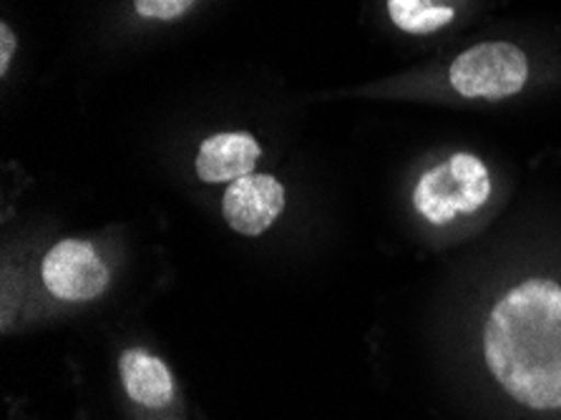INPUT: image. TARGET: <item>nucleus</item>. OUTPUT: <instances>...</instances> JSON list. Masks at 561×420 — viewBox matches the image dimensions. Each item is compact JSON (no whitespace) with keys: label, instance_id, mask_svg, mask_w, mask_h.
Instances as JSON below:
<instances>
[{"label":"nucleus","instance_id":"4","mask_svg":"<svg viewBox=\"0 0 561 420\" xmlns=\"http://www.w3.org/2000/svg\"><path fill=\"white\" fill-rule=\"evenodd\" d=\"M44 285L54 297L68 303L99 297L112 282L106 262L96 247L83 239H64L44 257Z\"/></svg>","mask_w":561,"mask_h":420},{"label":"nucleus","instance_id":"6","mask_svg":"<svg viewBox=\"0 0 561 420\" xmlns=\"http://www.w3.org/2000/svg\"><path fill=\"white\" fill-rule=\"evenodd\" d=\"M260 159V144L250 134L227 132L209 136L199 147L197 177L202 182H237L240 177H248Z\"/></svg>","mask_w":561,"mask_h":420},{"label":"nucleus","instance_id":"5","mask_svg":"<svg viewBox=\"0 0 561 420\" xmlns=\"http://www.w3.org/2000/svg\"><path fill=\"white\" fill-rule=\"evenodd\" d=\"M285 209V190L275 177L248 174L229 184L222 200L227 225L248 237H257Z\"/></svg>","mask_w":561,"mask_h":420},{"label":"nucleus","instance_id":"2","mask_svg":"<svg viewBox=\"0 0 561 420\" xmlns=\"http://www.w3.org/2000/svg\"><path fill=\"white\" fill-rule=\"evenodd\" d=\"M491 194L489 171L473 154H454L446 164L433 167L419 179L413 204L433 225H446L456 214H471Z\"/></svg>","mask_w":561,"mask_h":420},{"label":"nucleus","instance_id":"9","mask_svg":"<svg viewBox=\"0 0 561 420\" xmlns=\"http://www.w3.org/2000/svg\"><path fill=\"white\" fill-rule=\"evenodd\" d=\"M197 0H134L136 13L154 21H174L184 15Z\"/></svg>","mask_w":561,"mask_h":420},{"label":"nucleus","instance_id":"8","mask_svg":"<svg viewBox=\"0 0 561 420\" xmlns=\"http://www.w3.org/2000/svg\"><path fill=\"white\" fill-rule=\"evenodd\" d=\"M388 13L405 33H431L454 21L448 5H433L431 0H388Z\"/></svg>","mask_w":561,"mask_h":420},{"label":"nucleus","instance_id":"10","mask_svg":"<svg viewBox=\"0 0 561 420\" xmlns=\"http://www.w3.org/2000/svg\"><path fill=\"white\" fill-rule=\"evenodd\" d=\"M15 50V36L13 31L3 23L0 25V73H8V66H11V56Z\"/></svg>","mask_w":561,"mask_h":420},{"label":"nucleus","instance_id":"3","mask_svg":"<svg viewBox=\"0 0 561 420\" xmlns=\"http://www.w3.org/2000/svg\"><path fill=\"white\" fill-rule=\"evenodd\" d=\"M529 64L512 43H481L450 66V86L466 99H506L524 89Z\"/></svg>","mask_w":561,"mask_h":420},{"label":"nucleus","instance_id":"1","mask_svg":"<svg viewBox=\"0 0 561 420\" xmlns=\"http://www.w3.org/2000/svg\"><path fill=\"white\" fill-rule=\"evenodd\" d=\"M483 353L522 406L561 408V285L526 280L501 297L483 328Z\"/></svg>","mask_w":561,"mask_h":420},{"label":"nucleus","instance_id":"7","mask_svg":"<svg viewBox=\"0 0 561 420\" xmlns=\"http://www.w3.org/2000/svg\"><path fill=\"white\" fill-rule=\"evenodd\" d=\"M122 383L129 398L144 408H164L174 398V381L169 367L147 350H129L118 363Z\"/></svg>","mask_w":561,"mask_h":420}]
</instances>
